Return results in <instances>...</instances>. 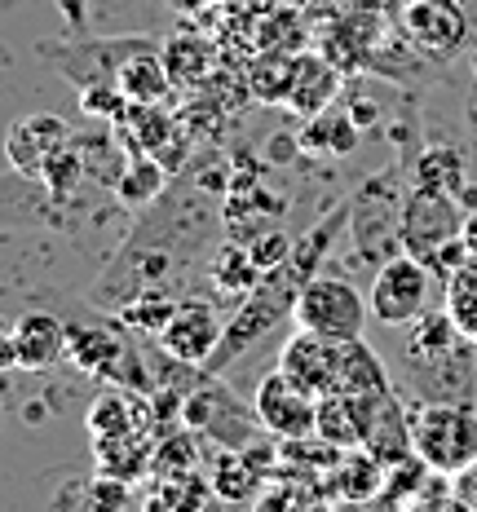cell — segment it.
<instances>
[{
	"label": "cell",
	"instance_id": "d6986e66",
	"mask_svg": "<svg viewBox=\"0 0 477 512\" xmlns=\"http://www.w3.org/2000/svg\"><path fill=\"white\" fill-rule=\"evenodd\" d=\"M257 49L270 53H301L305 49V18L296 5H279V9H265L257 14Z\"/></svg>",
	"mask_w": 477,
	"mask_h": 512
},
{
	"label": "cell",
	"instance_id": "ffe728a7",
	"mask_svg": "<svg viewBox=\"0 0 477 512\" xmlns=\"http://www.w3.org/2000/svg\"><path fill=\"white\" fill-rule=\"evenodd\" d=\"M292 71H296V53H270V49H261L257 62H252V71H248L252 98H257V102H288Z\"/></svg>",
	"mask_w": 477,
	"mask_h": 512
},
{
	"label": "cell",
	"instance_id": "5bb4252c",
	"mask_svg": "<svg viewBox=\"0 0 477 512\" xmlns=\"http://www.w3.org/2000/svg\"><path fill=\"white\" fill-rule=\"evenodd\" d=\"M336 89H341V71H336L332 58H323V53H296V71H292V93H288V106L296 115H318L327 111L336 98Z\"/></svg>",
	"mask_w": 477,
	"mask_h": 512
},
{
	"label": "cell",
	"instance_id": "ac0fdd59",
	"mask_svg": "<svg viewBox=\"0 0 477 512\" xmlns=\"http://www.w3.org/2000/svg\"><path fill=\"white\" fill-rule=\"evenodd\" d=\"M336 486H341L345 499H380V486H385V464L367 451V446H354V451H341V468H336Z\"/></svg>",
	"mask_w": 477,
	"mask_h": 512
},
{
	"label": "cell",
	"instance_id": "4316f807",
	"mask_svg": "<svg viewBox=\"0 0 477 512\" xmlns=\"http://www.w3.org/2000/svg\"><path fill=\"white\" fill-rule=\"evenodd\" d=\"M18 367V354H14V323L0 318V371H14Z\"/></svg>",
	"mask_w": 477,
	"mask_h": 512
},
{
	"label": "cell",
	"instance_id": "7a4b0ae2",
	"mask_svg": "<svg viewBox=\"0 0 477 512\" xmlns=\"http://www.w3.org/2000/svg\"><path fill=\"white\" fill-rule=\"evenodd\" d=\"M411 451L433 473L455 477L477 460V402H424L407 398Z\"/></svg>",
	"mask_w": 477,
	"mask_h": 512
},
{
	"label": "cell",
	"instance_id": "f1b7e54d",
	"mask_svg": "<svg viewBox=\"0 0 477 512\" xmlns=\"http://www.w3.org/2000/svg\"><path fill=\"white\" fill-rule=\"evenodd\" d=\"M62 9H67V23L71 27H84V0H58Z\"/></svg>",
	"mask_w": 477,
	"mask_h": 512
},
{
	"label": "cell",
	"instance_id": "7402d4cb",
	"mask_svg": "<svg viewBox=\"0 0 477 512\" xmlns=\"http://www.w3.org/2000/svg\"><path fill=\"white\" fill-rule=\"evenodd\" d=\"M115 195L124 204H151L155 195H164V164L155 155H137L129 159L120 177H115Z\"/></svg>",
	"mask_w": 477,
	"mask_h": 512
},
{
	"label": "cell",
	"instance_id": "52a82bcc",
	"mask_svg": "<svg viewBox=\"0 0 477 512\" xmlns=\"http://www.w3.org/2000/svg\"><path fill=\"white\" fill-rule=\"evenodd\" d=\"M142 49H159V40L151 36H111V40H76V45H40L45 62L62 71L76 89H89V84H115L120 67Z\"/></svg>",
	"mask_w": 477,
	"mask_h": 512
},
{
	"label": "cell",
	"instance_id": "4fadbf2b",
	"mask_svg": "<svg viewBox=\"0 0 477 512\" xmlns=\"http://www.w3.org/2000/svg\"><path fill=\"white\" fill-rule=\"evenodd\" d=\"M14 354L18 371H49L53 362L67 354V327L53 314H23L14 323Z\"/></svg>",
	"mask_w": 477,
	"mask_h": 512
},
{
	"label": "cell",
	"instance_id": "6da1fadb",
	"mask_svg": "<svg viewBox=\"0 0 477 512\" xmlns=\"http://www.w3.org/2000/svg\"><path fill=\"white\" fill-rule=\"evenodd\" d=\"M394 380L407 398L424 402H477V345L460 332L447 305L394 327Z\"/></svg>",
	"mask_w": 477,
	"mask_h": 512
},
{
	"label": "cell",
	"instance_id": "277c9868",
	"mask_svg": "<svg viewBox=\"0 0 477 512\" xmlns=\"http://www.w3.org/2000/svg\"><path fill=\"white\" fill-rule=\"evenodd\" d=\"M371 318L385 327H402L433 305V270L411 252H394L376 265V279L367 287Z\"/></svg>",
	"mask_w": 477,
	"mask_h": 512
},
{
	"label": "cell",
	"instance_id": "7c38bea8",
	"mask_svg": "<svg viewBox=\"0 0 477 512\" xmlns=\"http://www.w3.org/2000/svg\"><path fill=\"white\" fill-rule=\"evenodd\" d=\"M279 371H288L296 384H305L310 393H332V380H336V340H323L314 332H301L288 345L279 349Z\"/></svg>",
	"mask_w": 477,
	"mask_h": 512
},
{
	"label": "cell",
	"instance_id": "9c48e42d",
	"mask_svg": "<svg viewBox=\"0 0 477 512\" xmlns=\"http://www.w3.org/2000/svg\"><path fill=\"white\" fill-rule=\"evenodd\" d=\"M155 340L164 345L168 358H182V362L204 367L212 358V349H217V340H221V323H217V314H212L208 301H177L173 318H168L164 332Z\"/></svg>",
	"mask_w": 477,
	"mask_h": 512
},
{
	"label": "cell",
	"instance_id": "44dd1931",
	"mask_svg": "<svg viewBox=\"0 0 477 512\" xmlns=\"http://www.w3.org/2000/svg\"><path fill=\"white\" fill-rule=\"evenodd\" d=\"M442 287H447V301L442 305L451 309V318L460 323V332L477 345V256L460 261V270H455Z\"/></svg>",
	"mask_w": 477,
	"mask_h": 512
},
{
	"label": "cell",
	"instance_id": "484cf974",
	"mask_svg": "<svg viewBox=\"0 0 477 512\" xmlns=\"http://www.w3.org/2000/svg\"><path fill=\"white\" fill-rule=\"evenodd\" d=\"M451 508L477 512V460L451 477Z\"/></svg>",
	"mask_w": 477,
	"mask_h": 512
},
{
	"label": "cell",
	"instance_id": "ba28073f",
	"mask_svg": "<svg viewBox=\"0 0 477 512\" xmlns=\"http://www.w3.org/2000/svg\"><path fill=\"white\" fill-rule=\"evenodd\" d=\"M402 36L429 58H451L469 40V18L455 0H407L402 9Z\"/></svg>",
	"mask_w": 477,
	"mask_h": 512
},
{
	"label": "cell",
	"instance_id": "8fae6325",
	"mask_svg": "<svg viewBox=\"0 0 477 512\" xmlns=\"http://www.w3.org/2000/svg\"><path fill=\"white\" fill-rule=\"evenodd\" d=\"M332 393H349V398H385L394 393V376H389V362L358 340H336V380Z\"/></svg>",
	"mask_w": 477,
	"mask_h": 512
},
{
	"label": "cell",
	"instance_id": "2e32d148",
	"mask_svg": "<svg viewBox=\"0 0 477 512\" xmlns=\"http://www.w3.org/2000/svg\"><path fill=\"white\" fill-rule=\"evenodd\" d=\"M115 89L129 102H164L168 93H173V80H168V67H164V58H159V49L133 53L120 67V76H115Z\"/></svg>",
	"mask_w": 477,
	"mask_h": 512
},
{
	"label": "cell",
	"instance_id": "d4e9b609",
	"mask_svg": "<svg viewBox=\"0 0 477 512\" xmlns=\"http://www.w3.org/2000/svg\"><path fill=\"white\" fill-rule=\"evenodd\" d=\"M257 482L261 477L252 473L243 460H221V468H217V495L221 499H252Z\"/></svg>",
	"mask_w": 477,
	"mask_h": 512
},
{
	"label": "cell",
	"instance_id": "4dcf8cb0",
	"mask_svg": "<svg viewBox=\"0 0 477 512\" xmlns=\"http://www.w3.org/2000/svg\"><path fill=\"white\" fill-rule=\"evenodd\" d=\"M283 5H296V9H310L314 0H283Z\"/></svg>",
	"mask_w": 477,
	"mask_h": 512
},
{
	"label": "cell",
	"instance_id": "cb8c5ba5",
	"mask_svg": "<svg viewBox=\"0 0 477 512\" xmlns=\"http://www.w3.org/2000/svg\"><path fill=\"white\" fill-rule=\"evenodd\" d=\"M173 309H177V301L168 292H155V287H146V296L142 301H129L124 305V323L133 327L137 336H159L164 332V323L173 318Z\"/></svg>",
	"mask_w": 477,
	"mask_h": 512
},
{
	"label": "cell",
	"instance_id": "30bf717a",
	"mask_svg": "<svg viewBox=\"0 0 477 512\" xmlns=\"http://www.w3.org/2000/svg\"><path fill=\"white\" fill-rule=\"evenodd\" d=\"M67 120L62 115H23V120L9 124L5 133V155L14 164V173L40 177L45 164L67 146Z\"/></svg>",
	"mask_w": 477,
	"mask_h": 512
},
{
	"label": "cell",
	"instance_id": "8992f818",
	"mask_svg": "<svg viewBox=\"0 0 477 512\" xmlns=\"http://www.w3.org/2000/svg\"><path fill=\"white\" fill-rule=\"evenodd\" d=\"M252 411H257V424L270 437H283V442H305L314 437V415H318V393H310L305 384H296L288 371H265L257 393H252Z\"/></svg>",
	"mask_w": 477,
	"mask_h": 512
},
{
	"label": "cell",
	"instance_id": "603a6c76",
	"mask_svg": "<svg viewBox=\"0 0 477 512\" xmlns=\"http://www.w3.org/2000/svg\"><path fill=\"white\" fill-rule=\"evenodd\" d=\"M416 186L460 195V190H464V155L460 151H447V146H433V151H424L420 164H416Z\"/></svg>",
	"mask_w": 477,
	"mask_h": 512
},
{
	"label": "cell",
	"instance_id": "5b68a950",
	"mask_svg": "<svg viewBox=\"0 0 477 512\" xmlns=\"http://www.w3.org/2000/svg\"><path fill=\"white\" fill-rule=\"evenodd\" d=\"M460 204L447 190H429V186H416L407 199H402V226H398V239H402V252L420 256L424 265H433L447 243L460 239Z\"/></svg>",
	"mask_w": 477,
	"mask_h": 512
},
{
	"label": "cell",
	"instance_id": "f546056e",
	"mask_svg": "<svg viewBox=\"0 0 477 512\" xmlns=\"http://www.w3.org/2000/svg\"><path fill=\"white\" fill-rule=\"evenodd\" d=\"M173 5H177V9H182V14H195V9H199V5H204V0H173Z\"/></svg>",
	"mask_w": 477,
	"mask_h": 512
},
{
	"label": "cell",
	"instance_id": "83f0119b",
	"mask_svg": "<svg viewBox=\"0 0 477 512\" xmlns=\"http://www.w3.org/2000/svg\"><path fill=\"white\" fill-rule=\"evenodd\" d=\"M460 239H464V248H469V256H477V208L464 212V221H460Z\"/></svg>",
	"mask_w": 477,
	"mask_h": 512
},
{
	"label": "cell",
	"instance_id": "3957f363",
	"mask_svg": "<svg viewBox=\"0 0 477 512\" xmlns=\"http://www.w3.org/2000/svg\"><path fill=\"white\" fill-rule=\"evenodd\" d=\"M371 305L349 279H332V274H314L292 301V323L301 332H314L323 340H358L367 332Z\"/></svg>",
	"mask_w": 477,
	"mask_h": 512
},
{
	"label": "cell",
	"instance_id": "1f68e13d",
	"mask_svg": "<svg viewBox=\"0 0 477 512\" xmlns=\"http://www.w3.org/2000/svg\"><path fill=\"white\" fill-rule=\"evenodd\" d=\"M208 5H230V0H208Z\"/></svg>",
	"mask_w": 477,
	"mask_h": 512
},
{
	"label": "cell",
	"instance_id": "9a60e30c",
	"mask_svg": "<svg viewBox=\"0 0 477 512\" xmlns=\"http://www.w3.org/2000/svg\"><path fill=\"white\" fill-rule=\"evenodd\" d=\"M159 58H164L173 89H199L217 67V45L208 36H199V31H177V36H168L159 45Z\"/></svg>",
	"mask_w": 477,
	"mask_h": 512
},
{
	"label": "cell",
	"instance_id": "e0dca14e",
	"mask_svg": "<svg viewBox=\"0 0 477 512\" xmlns=\"http://www.w3.org/2000/svg\"><path fill=\"white\" fill-rule=\"evenodd\" d=\"M301 146L305 151H318V155H349L358 146V124H354V115H345V111H318L310 115V124H305V133H301Z\"/></svg>",
	"mask_w": 477,
	"mask_h": 512
}]
</instances>
